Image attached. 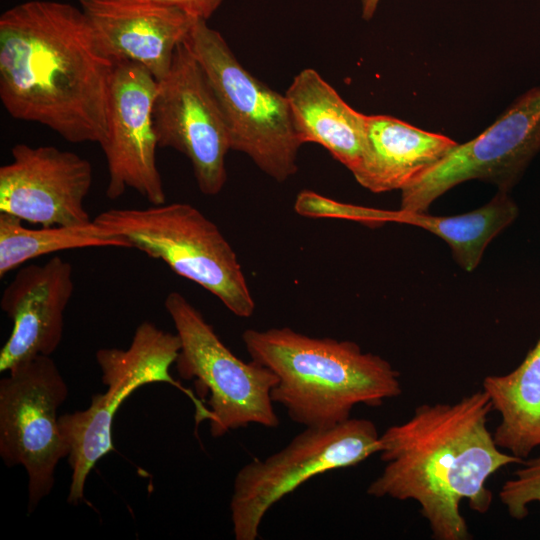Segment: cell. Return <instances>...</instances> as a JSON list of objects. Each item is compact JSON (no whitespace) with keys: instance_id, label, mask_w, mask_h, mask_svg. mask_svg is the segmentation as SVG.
Returning <instances> with one entry per match:
<instances>
[{"instance_id":"ac0fdd59","label":"cell","mask_w":540,"mask_h":540,"mask_svg":"<svg viewBox=\"0 0 540 540\" xmlns=\"http://www.w3.org/2000/svg\"><path fill=\"white\" fill-rule=\"evenodd\" d=\"M482 390L500 415L493 432L498 447L529 458L540 447V337L513 371L486 376Z\"/></svg>"},{"instance_id":"277c9868","label":"cell","mask_w":540,"mask_h":540,"mask_svg":"<svg viewBox=\"0 0 540 540\" xmlns=\"http://www.w3.org/2000/svg\"><path fill=\"white\" fill-rule=\"evenodd\" d=\"M94 221L215 295L234 315L248 318L254 313L255 302L236 253L194 206L175 202L110 209Z\"/></svg>"},{"instance_id":"e0dca14e","label":"cell","mask_w":540,"mask_h":540,"mask_svg":"<svg viewBox=\"0 0 540 540\" xmlns=\"http://www.w3.org/2000/svg\"><path fill=\"white\" fill-rule=\"evenodd\" d=\"M285 96L302 144L316 143L353 172L366 143V115L350 107L312 68L301 70Z\"/></svg>"},{"instance_id":"7a4b0ae2","label":"cell","mask_w":540,"mask_h":540,"mask_svg":"<svg viewBox=\"0 0 540 540\" xmlns=\"http://www.w3.org/2000/svg\"><path fill=\"white\" fill-rule=\"evenodd\" d=\"M492 411L482 389L454 403L419 405L380 434L378 454L385 465L367 494L415 501L436 540L470 539L462 501L487 513L493 501L489 478L524 461L496 444L488 428Z\"/></svg>"},{"instance_id":"4fadbf2b","label":"cell","mask_w":540,"mask_h":540,"mask_svg":"<svg viewBox=\"0 0 540 540\" xmlns=\"http://www.w3.org/2000/svg\"><path fill=\"white\" fill-rule=\"evenodd\" d=\"M11 155L12 161L0 167V212L44 227L92 221L84 205L93 181L87 159L24 143L14 145Z\"/></svg>"},{"instance_id":"ba28073f","label":"cell","mask_w":540,"mask_h":540,"mask_svg":"<svg viewBox=\"0 0 540 540\" xmlns=\"http://www.w3.org/2000/svg\"><path fill=\"white\" fill-rule=\"evenodd\" d=\"M380 450V434L369 419L350 418L332 428H308L283 449L254 458L236 474L230 500L236 540H256L265 514L311 478L356 466Z\"/></svg>"},{"instance_id":"603a6c76","label":"cell","mask_w":540,"mask_h":540,"mask_svg":"<svg viewBox=\"0 0 540 540\" xmlns=\"http://www.w3.org/2000/svg\"><path fill=\"white\" fill-rule=\"evenodd\" d=\"M174 7L195 18L208 20L224 0H141Z\"/></svg>"},{"instance_id":"ffe728a7","label":"cell","mask_w":540,"mask_h":540,"mask_svg":"<svg viewBox=\"0 0 540 540\" xmlns=\"http://www.w3.org/2000/svg\"><path fill=\"white\" fill-rule=\"evenodd\" d=\"M89 247L131 248L126 240L94 220L81 225L30 229L18 217L0 212V277L34 258Z\"/></svg>"},{"instance_id":"8992f818","label":"cell","mask_w":540,"mask_h":540,"mask_svg":"<svg viewBox=\"0 0 540 540\" xmlns=\"http://www.w3.org/2000/svg\"><path fill=\"white\" fill-rule=\"evenodd\" d=\"M181 348L177 334L145 321L135 330L128 348H102L96 361L102 372L104 393L92 396L85 410L62 414L59 426L68 446L72 470L67 501L78 505L84 499L87 477L96 463L113 450L112 424L121 404L138 388L162 382L187 395L195 406L198 425L210 419V411L190 389L175 380L169 369Z\"/></svg>"},{"instance_id":"d6986e66","label":"cell","mask_w":540,"mask_h":540,"mask_svg":"<svg viewBox=\"0 0 540 540\" xmlns=\"http://www.w3.org/2000/svg\"><path fill=\"white\" fill-rule=\"evenodd\" d=\"M519 215V208L507 192L499 191L487 204L455 216H432L406 213L405 224L433 233L451 248L456 263L465 271H473L483 253L501 231Z\"/></svg>"},{"instance_id":"5b68a950","label":"cell","mask_w":540,"mask_h":540,"mask_svg":"<svg viewBox=\"0 0 540 540\" xmlns=\"http://www.w3.org/2000/svg\"><path fill=\"white\" fill-rule=\"evenodd\" d=\"M184 43L201 66L224 116L231 150L246 154L265 174L284 182L298 169L302 145L285 94L252 75L223 36L196 19Z\"/></svg>"},{"instance_id":"3957f363","label":"cell","mask_w":540,"mask_h":540,"mask_svg":"<svg viewBox=\"0 0 540 540\" xmlns=\"http://www.w3.org/2000/svg\"><path fill=\"white\" fill-rule=\"evenodd\" d=\"M242 340L251 359L277 376L272 401L305 428H332L350 419L356 405L377 407L402 393L398 371L352 341L289 327L247 329Z\"/></svg>"},{"instance_id":"cb8c5ba5","label":"cell","mask_w":540,"mask_h":540,"mask_svg":"<svg viewBox=\"0 0 540 540\" xmlns=\"http://www.w3.org/2000/svg\"><path fill=\"white\" fill-rule=\"evenodd\" d=\"M362 18L369 21L375 14L380 0H360Z\"/></svg>"},{"instance_id":"52a82bcc","label":"cell","mask_w":540,"mask_h":540,"mask_svg":"<svg viewBox=\"0 0 540 540\" xmlns=\"http://www.w3.org/2000/svg\"><path fill=\"white\" fill-rule=\"evenodd\" d=\"M164 306L181 343L177 372L185 380L194 379L198 392L208 396L211 435L221 437L250 424L279 426L271 398L275 373L234 355L181 293L170 292Z\"/></svg>"},{"instance_id":"5bb4252c","label":"cell","mask_w":540,"mask_h":540,"mask_svg":"<svg viewBox=\"0 0 540 540\" xmlns=\"http://www.w3.org/2000/svg\"><path fill=\"white\" fill-rule=\"evenodd\" d=\"M70 262L53 256L43 265L20 268L2 293L0 305L13 322L0 351V372L37 355L51 356L63 336L64 312L74 290Z\"/></svg>"},{"instance_id":"2e32d148","label":"cell","mask_w":540,"mask_h":540,"mask_svg":"<svg viewBox=\"0 0 540 540\" xmlns=\"http://www.w3.org/2000/svg\"><path fill=\"white\" fill-rule=\"evenodd\" d=\"M458 143L388 115H366V143L356 181L374 193L403 190Z\"/></svg>"},{"instance_id":"9a60e30c","label":"cell","mask_w":540,"mask_h":540,"mask_svg":"<svg viewBox=\"0 0 540 540\" xmlns=\"http://www.w3.org/2000/svg\"><path fill=\"white\" fill-rule=\"evenodd\" d=\"M102 52L144 67L157 80L170 70L195 18L174 7L141 0H79Z\"/></svg>"},{"instance_id":"9c48e42d","label":"cell","mask_w":540,"mask_h":540,"mask_svg":"<svg viewBox=\"0 0 540 540\" xmlns=\"http://www.w3.org/2000/svg\"><path fill=\"white\" fill-rule=\"evenodd\" d=\"M68 387L50 356L37 355L0 380V456L5 465L24 467L28 477V513L54 487L59 461L69 454L58 409Z\"/></svg>"},{"instance_id":"7402d4cb","label":"cell","mask_w":540,"mask_h":540,"mask_svg":"<svg viewBox=\"0 0 540 540\" xmlns=\"http://www.w3.org/2000/svg\"><path fill=\"white\" fill-rule=\"evenodd\" d=\"M520 465L498 493L508 514L516 520L527 517L532 503H540V456L527 458Z\"/></svg>"},{"instance_id":"30bf717a","label":"cell","mask_w":540,"mask_h":540,"mask_svg":"<svg viewBox=\"0 0 540 540\" xmlns=\"http://www.w3.org/2000/svg\"><path fill=\"white\" fill-rule=\"evenodd\" d=\"M540 151V85L523 93L477 137L459 144L401 190L400 210L425 213L454 186L479 179L508 192Z\"/></svg>"},{"instance_id":"6da1fadb","label":"cell","mask_w":540,"mask_h":540,"mask_svg":"<svg viewBox=\"0 0 540 540\" xmlns=\"http://www.w3.org/2000/svg\"><path fill=\"white\" fill-rule=\"evenodd\" d=\"M114 62L81 10L32 0L0 16V99L11 117L101 144Z\"/></svg>"},{"instance_id":"7c38bea8","label":"cell","mask_w":540,"mask_h":540,"mask_svg":"<svg viewBox=\"0 0 540 540\" xmlns=\"http://www.w3.org/2000/svg\"><path fill=\"white\" fill-rule=\"evenodd\" d=\"M157 80L141 65L114 61L108 98L107 132L101 144L105 155L110 200L128 188L150 204L166 203V193L157 167V136L153 103Z\"/></svg>"},{"instance_id":"8fae6325","label":"cell","mask_w":540,"mask_h":540,"mask_svg":"<svg viewBox=\"0 0 540 540\" xmlns=\"http://www.w3.org/2000/svg\"><path fill=\"white\" fill-rule=\"evenodd\" d=\"M153 121L158 146L184 154L199 190L218 194L227 180L229 133L208 80L184 42L177 47L167 75L157 81Z\"/></svg>"},{"instance_id":"44dd1931","label":"cell","mask_w":540,"mask_h":540,"mask_svg":"<svg viewBox=\"0 0 540 540\" xmlns=\"http://www.w3.org/2000/svg\"><path fill=\"white\" fill-rule=\"evenodd\" d=\"M296 209L302 215H327L372 225L385 222L403 223L402 219L404 218V212L400 209L398 211H387L339 203L312 191H303L298 195Z\"/></svg>"}]
</instances>
